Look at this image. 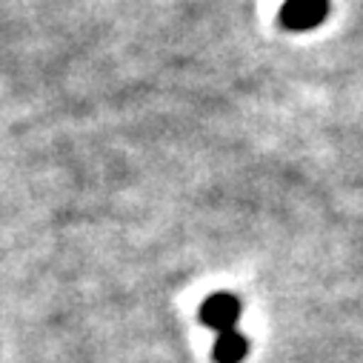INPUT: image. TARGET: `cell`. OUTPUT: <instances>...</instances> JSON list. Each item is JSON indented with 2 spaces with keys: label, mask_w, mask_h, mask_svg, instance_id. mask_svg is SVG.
Masks as SVG:
<instances>
[{
  "label": "cell",
  "mask_w": 363,
  "mask_h": 363,
  "mask_svg": "<svg viewBox=\"0 0 363 363\" xmlns=\"http://www.w3.org/2000/svg\"><path fill=\"white\" fill-rule=\"evenodd\" d=\"M329 15V0H286L281 9V23L289 32H309L320 26Z\"/></svg>",
  "instance_id": "6da1fadb"
},
{
  "label": "cell",
  "mask_w": 363,
  "mask_h": 363,
  "mask_svg": "<svg viewBox=\"0 0 363 363\" xmlns=\"http://www.w3.org/2000/svg\"><path fill=\"white\" fill-rule=\"evenodd\" d=\"M246 354H249V340L243 332L229 329V332L218 335V340H215V360L218 363H240Z\"/></svg>",
  "instance_id": "3957f363"
},
{
  "label": "cell",
  "mask_w": 363,
  "mask_h": 363,
  "mask_svg": "<svg viewBox=\"0 0 363 363\" xmlns=\"http://www.w3.org/2000/svg\"><path fill=\"white\" fill-rule=\"evenodd\" d=\"M240 312H243V309H240V301H238L235 295L218 292V295H209V298L203 301V306H201V320H203L209 329H215V332L220 335V332H229V329L238 326Z\"/></svg>",
  "instance_id": "7a4b0ae2"
}]
</instances>
